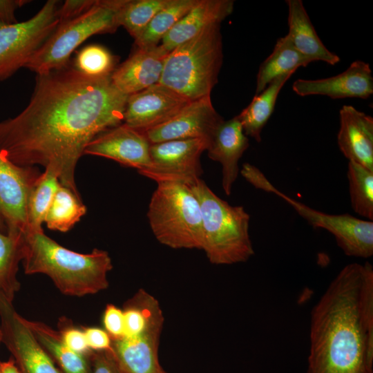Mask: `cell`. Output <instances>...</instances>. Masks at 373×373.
<instances>
[{"label":"cell","mask_w":373,"mask_h":373,"mask_svg":"<svg viewBox=\"0 0 373 373\" xmlns=\"http://www.w3.org/2000/svg\"><path fill=\"white\" fill-rule=\"evenodd\" d=\"M127 97L111 75L88 76L69 64L37 75L28 104L0 122V150L17 166L51 169L80 196L77 164L91 140L123 123Z\"/></svg>","instance_id":"1"},{"label":"cell","mask_w":373,"mask_h":373,"mask_svg":"<svg viewBox=\"0 0 373 373\" xmlns=\"http://www.w3.org/2000/svg\"><path fill=\"white\" fill-rule=\"evenodd\" d=\"M307 373H373V267L345 265L313 307Z\"/></svg>","instance_id":"2"},{"label":"cell","mask_w":373,"mask_h":373,"mask_svg":"<svg viewBox=\"0 0 373 373\" xmlns=\"http://www.w3.org/2000/svg\"><path fill=\"white\" fill-rule=\"evenodd\" d=\"M23 270L26 274L48 276L67 296L94 294L108 287V273L113 265L108 253L94 249L80 254L65 248L43 232L23 234Z\"/></svg>","instance_id":"3"},{"label":"cell","mask_w":373,"mask_h":373,"mask_svg":"<svg viewBox=\"0 0 373 373\" xmlns=\"http://www.w3.org/2000/svg\"><path fill=\"white\" fill-rule=\"evenodd\" d=\"M202 214L203 250L214 265L247 261L254 250L249 236L250 216L242 206L220 198L200 178L190 184Z\"/></svg>","instance_id":"4"},{"label":"cell","mask_w":373,"mask_h":373,"mask_svg":"<svg viewBox=\"0 0 373 373\" xmlns=\"http://www.w3.org/2000/svg\"><path fill=\"white\" fill-rule=\"evenodd\" d=\"M222 60L220 23H215L169 52L160 84L191 102L210 96Z\"/></svg>","instance_id":"5"},{"label":"cell","mask_w":373,"mask_h":373,"mask_svg":"<svg viewBox=\"0 0 373 373\" xmlns=\"http://www.w3.org/2000/svg\"><path fill=\"white\" fill-rule=\"evenodd\" d=\"M147 218L155 238L173 249H202V214L190 185L175 181L157 182Z\"/></svg>","instance_id":"6"},{"label":"cell","mask_w":373,"mask_h":373,"mask_svg":"<svg viewBox=\"0 0 373 373\" xmlns=\"http://www.w3.org/2000/svg\"><path fill=\"white\" fill-rule=\"evenodd\" d=\"M124 0H97L84 14L59 23L24 68L44 74L64 67L75 50L94 35L113 33L119 27L118 15Z\"/></svg>","instance_id":"7"},{"label":"cell","mask_w":373,"mask_h":373,"mask_svg":"<svg viewBox=\"0 0 373 373\" xmlns=\"http://www.w3.org/2000/svg\"><path fill=\"white\" fill-rule=\"evenodd\" d=\"M242 176L256 188L284 199L314 228L331 233L345 255L362 258L373 255L372 221L358 219L348 213L328 214L315 210L278 190L254 166L247 167Z\"/></svg>","instance_id":"8"},{"label":"cell","mask_w":373,"mask_h":373,"mask_svg":"<svg viewBox=\"0 0 373 373\" xmlns=\"http://www.w3.org/2000/svg\"><path fill=\"white\" fill-rule=\"evenodd\" d=\"M58 1L48 0L30 19L0 27V82L25 67L59 25Z\"/></svg>","instance_id":"9"},{"label":"cell","mask_w":373,"mask_h":373,"mask_svg":"<svg viewBox=\"0 0 373 373\" xmlns=\"http://www.w3.org/2000/svg\"><path fill=\"white\" fill-rule=\"evenodd\" d=\"M209 143L204 138H191L151 144V165L138 173L156 182L192 184L202 173L200 156Z\"/></svg>","instance_id":"10"},{"label":"cell","mask_w":373,"mask_h":373,"mask_svg":"<svg viewBox=\"0 0 373 373\" xmlns=\"http://www.w3.org/2000/svg\"><path fill=\"white\" fill-rule=\"evenodd\" d=\"M1 343L13 356L21 373H64L56 365L15 310L13 303L0 296Z\"/></svg>","instance_id":"11"},{"label":"cell","mask_w":373,"mask_h":373,"mask_svg":"<svg viewBox=\"0 0 373 373\" xmlns=\"http://www.w3.org/2000/svg\"><path fill=\"white\" fill-rule=\"evenodd\" d=\"M35 166H19L0 150V214L7 232L24 234L28 231V202L39 175Z\"/></svg>","instance_id":"12"},{"label":"cell","mask_w":373,"mask_h":373,"mask_svg":"<svg viewBox=\"0 0 373 373\" xmlns=\"http://www.w3.org/2000/svg\"><path fill=\"white\" fill-rule=\"evenodd\" d=\"M190 102L158 83L127 97L123 123L144 132L171 119Z\"/></svg>","instance_id":"13"},{"label":"cell","mask_w":373,"mask_h":373,"mask_svg":"<svg viewBox=\"0 0 373 373\" xmlns=\"http://www.w3.org/2000/svg\"><path fill=\"white\" fill-rule=\"evenodd\" d=\"M223 121L207 96L190 102L175 117L144 133L151 144L191 138L210 142Z\"/></svg>","instance_id":"14"},{"label":"cell","mask_w":373,"mask_h":373,"mask_svg":"<svg viewBox=\"0 0 373 373\" xmlns=\"http://www.w3.org/2000/svg\"><path fill=\"white\" fill-rule=\"evenodd\" d=\"M162 312L134 334L112 341L111 350L124 373H161L158 359Z\"/></svg>","instance_id":"15"},{"label":"cell","mask_w":373,"mask_h":373,"mask_svg":"<svg viewBox=\"0 0 373 373\" xmlns=\"http://www.w3.org/2000/svg\"><path fill=\"white\" fill-rule=\"evenodd\" d=\"M150 146L144 132L122 123L96 136L86 146L84 155L111 159L139 172L151 165Z\"/></svg>","instance_id":"16"},{"label":"cell","mask_w":373,"mask_h":373,"mask_svg":"<svg viewBox=\"0 0 373 373\" xmlns=\"http://www.w3.org/2000/svg\"><path fill=\"white\" fill-rule=\"evenodd\" d=\"M293 90L302 97L324 95L332 99H367L373 93V77L370 65L361 60L352 62L343 73L318 79H296Z\"/></svg>","instance_id":"17"},{"label":"cell","mask_w":373,"mask_h":373,"mask_svg":"<svg viewBox=\"0 0 373 373\" xmlns=\"http://www.w3.org/2000/svg\"><path fill=\"white\" fill-rule=\"evenodd\" d=\"M169 52L160 45L137 48L111 75L114 86L123 94L142 91L160 83Z\"/></svg>","instance_id":"18"},{"label":"cell","mask_w":373,"mask_h":373,"mask_svg":"<svg viewBox=\"0 0 373 373\" xmlns=\"http://www.w3.org/2000/svg\"><path fill=\"white\" fill-rule=\"evenodd\" d=\"M338 146L349 160L373 171V118L352 106L339 111Z\"/></svg>","instance_id":"19"},{"label":"cell","mask_w":373,"mask_h":373,"mask_svg":"<svg viewBox=\"0 0 373 373\" xmlns=\"http://www.w3.org/2000/svg\"><path fill=\"white\" fill-rule=\"evenodd\" d=\"M249 146L248 137L236 116L224 120L209 142L207 155L222 165V186L227 195L238 176L239 160Z\"/></svg>","instance_id":"20"},{"label":"cell","mask_w":373,"mask_h":373,"mask_svg":"<svg viewBox=\"0 0 373 373\" xmlns=\"http://www.w3.org/2000/svg\"><path fill=\"white\" fill-rule=\"evenodd\" d=\"M233 6L232 0H198L165 35L160 45L170 52L207 26L221 23L232 13Z\"/></svg>","instance_id":"21"},{"label":"cell","mask_w":373,"mask_h":373,"mask_svg":"<svg viewBox=\"0 0 373 373\" xmlns=\"http://www.w3.org/2000/svg\"><path fill=\"white\" fill-rule=\"evenodd\" d=\"M287 37L294 47L312 62L323 61L336 65L340 57L323 44L309 19L301 0H287Z\"/></svg>","instance_id":"22"},{"label":"cell","mask_w":373,"mask_h":373,"mask_svg":"<svg viewBox=\"0 0 373 373\" xmlns=\"http://www.w3.org/2000/svg\"><path fill=\"white\" fill-rule=\"evenodd\" d=\"M23 321L64 373H91L89 356L70 350L58 331L40 321H29L25 318Z\"/></svg>","instance_id":"23"},{"label":"cell","mask_w":373,"mask_h":373,"mask_svg":"<svg viewBox=\"0 0 373 373\" xmlns=\"http://www.w3.org/2000/svg\"><path fill=\"white\" fill-rule=\"evenodd\" d=\"M291 75L288 74L274 79L236 115L247 137L261 142V132L274 112L280 90Z\"/></svg>","instance_id":"24"},{"label":"cell","mask_w":373,"mask_h":373,"mask_svg":"<svg viewBox=\"0 0 373 373\" xmlns=\"http://www.w3.org/2000/svg\"><path fill=\"white\" fill-rule=\"evenodd\" d=\"M312 61L300 54L287 35L277 39L272 52L261 63L256 78V95L262 92L274 79L294 74L300 67Z\"/></svg>","instance_id":"25"},{"label":"cell","mask_w":373,"mask_h":373,"mask_svg":"<svg viewBox=\"0 0 373 373\" xmlns=\"http://www.w3.org/2000/svg\"><path fill=\"white\" fill-rule=\"evenodd\" d=\"M23 234L0 231V295L13 302L20 289L17 274L23 258Z\"/></svg>","instance_id":"26"},{"label":"cell","mask_w":373,"mask_h":373,"mask_svg":"<svg viewBox=\"0 0 373 373\" xmlns=\"http://www.w3.org/2000/svg\"><path fill=\"white\" fill-rule=\"evenodd\" d=\"M198 0H172L159 11L135 40L137 48L160 45L165 35L198 2Z\"/></svg>","instance_id":"27"},{"label":"cell","mask_w":373,"mask_h":373,"mask_svg":"<svg viewBox=\"0 0 373 373\" xmlns=\"http://www.w3.org/2000/svg\"><path fill=\"white\" fill-rule=\"evenodd\" d=\"M86 213L81 197L60 184L46 213L44 223L53 231L66 232Z\"/></svg>","instance_id":"28"},{"label":"cell","mask_w":373,"mask_h":373,"mask_svg":"<svg viewBox=\"0 0 373 373\" xmlns=\"http://www.w3.org/2000/svg\"><path fill=\"white\" fill-rule=\"evenodd\" d=\"M60 184L58 177L50 169H45L39 175L28 198L26 232H43L46 213Z\"/></svg>","instance_id":"29"},{"label":"cell","mask_w":373,"mask_h":373,"mask_svg":"<svg viewBox=\"0 0 373 373\" xmlns=\"http://www.w3.org/2000/svg\"><path fill=\"white\" fill-rule=\"evenodd\" d=\"M347 177L353 211L367 220H373V171L349 162Z\"/></svg>","instance_id":"30"},{"label":"cell","mask_w":373,"mask_h":373,"mask_svg":"<svg viewBox=\"0 0 373 373\" xmlns=\"http://www.w3.org/2000/svg\"><path fill=\"white\" fill-rule=\"evenodd\" d=\"M172 0H124L118 15L119 26H123L135 39L153 17Z\"/></svg>","instance_id":"31"},{"label":"cell","mask_w":373,"mask_h":373,"mask_svg":"<svg viewBox=\"0 0 373 373\" xmlns=\"http://www.w3.org/2000/svg\"><path fill=\"white\" fill-rule=\"evenodd\" d=\"M117 60L106 48L90 44L78 52L73 66L88 76L105 77L111 75L115 70Z\"/></svg>","instance_id":"32"},{"label":"cell","mask_w":373,"mask_h":373,"mask_svg":"<svg viewBox=\"0 0 373 373\" xmlns=\"http://www.w3.org/2000/svg\"><path fill=\"white\" fill-rule=\"evenodd\" d=\"M58 332L64 343L73 351L89 356L92 350L88 346L83 328L80 329L66 318L59 319Z\"/></svg>","instance_id":"33"},{"label":"cell","mask_w":373,"mask_h":373,"mask_svg":"<svg viewBox=\"0 0 373 373\" xmlns=\"http://www.w3.org/2000/svg\"><path fill=\"white\" fill-rule=\"evenodd\" d=\"M102 322L104 330L112 341L121 338L124 333L123 310L113 304H108L104 311Z\"/></svg>","instance_id":"34"},{"label":"cell","mask_w":373,"mask_h":373,"mask_svg":"<svg viewBox=\"0 0 373 373\" xmlns=\"http://www.w3.org/2000/svg\"><path fill=\"white\" fill-rule=\"evenodd\" d=\"M89 359L92 364L91 373H124L111 349L92 351Z\"/></svg>","instance_id":"35"},{"label":"cell","mask_w":373,"mask_h":373,"mask_svg":"<svg viewBox=\"0 0 373 373\" xmlns=\"http://www.w3.org/2000/svg\"><path fill=\"white\" fill-rule=\"evenodd\" d=\"M97 0H66L57 10L59 23L75 19L89 10Z\"/></svg>","instance_id":"36"},{"label":"cell","mask_w":373,"mask_h":373,"mask_svg":"<svg viewBox=\"0 0 373 373\" xmlns=\"http://www.w3.org/2000/svg\"><path fill=\"white\" fill-rule=\"evenodd\" d=\"M87 344L92 351H103L111 349L112 340L103 329L90 327H83Z\"/></svg>","instance_id":"37"},{"label":"cell","mask_w":373,"mask_h":373,"mask_svg":"<svg viewBox=\"0 0 373 373\" xmlns=\"http://www.w3.org/2000/svg\"><path fill=\"white\" fill-rule=\"evenodd\" d=\"M30 1L0 0V27L17 23L16 10Z\"/></svg>","instance_id":"38"},{"label":"cell","mask_w":373,"mask_h":373,"mask_svg":"<svg viewBox=\"0 0 373 373\" xmlns=\"http://www.w3.org/2000/svg\"><path fill=\"white\" fill-rule=\"evenodd\" d=\"M0 373H21L14 359L0 361Z\"/></svg>","instance_id":"39"},{"label":"cell","mask_w":373,"mask_h":373,"mask_svg":"<svg viewBox=\"0 0 373 373\" xmlns=\"http://www.w3.org/2000/svg\"><path fill=\"white\" fill-rule=\"evenodd\" d=\"M6 228H7L6 222L0 214V231L4 233Z\"/></svg>","instance_id":"40"},{"label":"cell","mask_w":373,"mask_h":373,"mask_svg":"<svg viewBox=\"0 0 373 373\" xmlns=\"http://www.w3.org/2000/svg\"><path fill=\"white\" fill-rule=\"evenodd\" d=\"M1 343V330L0 327V343Z\"/></svg>","instance_id":"41"},{"label":"cell","mask_w":373,"mask_h":373,"mask_svg":"<svg viewBox=\"0 0 373 373\" xmlns=\"http://www.w3.org/2000/svg\"><path fill=\"white\" fill-rule=\"evenodd\" d=\"M161 373H166L164 370Z\"/></svg>","instance_id":"42"}]
</instances>
